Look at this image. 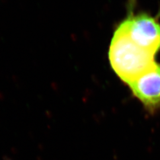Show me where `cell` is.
I'll return each mask as SVG.
<instances>
[{
    "mask_svg": "<svg viewBox=\"0 0 160 160\" xmlns=\"http://www.w3.org/2000/svg\"><path fill=\"white\" fill-rule=\"evenodd\" d=\"M156 54L138 45L118 28L109 48V61L118 77L129 86L157 65Z\"/></svg>",
    "mask_w": 160,
    "mask_h": 160,
    "instance_id": "obj_1",
    "label": "cell"
},
{
    "mask_svg": "<svg viewBox=\"0 0 160 160\" xmlns=\"http://www.w3.org/2000/svg\"><path fill=\"white\" fill-rule=\"evenodd\" d=\"M128 86L133 96L150 113L160 110V64L157 63Z\"/></svg>",
    "mask_w": 160,
    "mask_h": 160,
    "instance_id": "obj_3",
    "label": "cell"
},
{
    "mask_svg": "<svg viewBox=\"0 0 160 160\" xmlns=\"http://www.w3.org/2000/svg\"><path fill=\"white\" fill-rule=\"evenodd\" d=\"M129 11L118 28L138 45L157 53L160 49V23L146 12Z\"/></svg>",
    "mask_w": 160,
    "mask_h": 160,
    "instance_id": "obj_2",
    "label": "cell"
}]
</instances>
